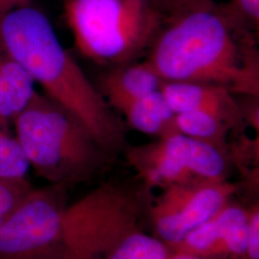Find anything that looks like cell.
<instances>
[{
	"instance_id": "1",
	"label": "cell",
	"mask_w": 259,
	"mask_h": 259,
	"mask_svg": "<svg viewBox=\"0 0 259 259\" xmlns=\"http://www.w3.org/2000/svg\"><path fill=\"white\" fill-rule=\"evenodd\" d=\"M257 32L227 4L189 0L164 15L145 61L164 82L259 96Z\"/></svg>"
},
{
	"instance_id": "2",
	"label": "cell",
	"mask_w": 259,
	"mask_h": 259,
	"mask_svg": "<svg viewBox=\"0 0 259 259\" xmlns=\"http://www.w3.org/2000/svg\"><path fill=\"white\" fill-rule=\"evenodd\" d=\"M0 46L45 95L83 122L107 153L113 157L123 150V121L63 47L45 13L27 3L2 16Z\"/></svg>"
},
{
	"instance_id": "3",
	"label": "cell",
	"mask_w": 259,
	"mask_h": 259,
	"mask_svg": "<svg viewBox=\"0 0 259 259\" xmlns=\"http://www.w3.org/2000/svg\"><path fill=\"white\" fill-rule=\"evenodd\" d=\"M13 123L29 165L50 185L87 182L112 157L82 121L37 91Z\"/></svg>"
},
{
	"instance_id": "4",
	"label": "cell",
	"mask_w": 259,
	"mask_h": 259,
	"mask_svg": "<svg viewBox=\"0 0 259 259\" xmlns=\"http://www.w3.org/2000/svg\"><path fill=\"white\" fill-rule=\"evenodd\" d=\"M64 10L78 52L108 68L146 55L164 18L151 0H64Z\"/></svg>"
},
{
	"instance_id": "5",
	"label": "cell",
	"mask_w": 259,
	"mask_h": 259,
	"mask_svg": "<svg viewBox=\"0 0 259 259\" xmlns=\"http://www.w3.org/2000/svg\"><path fill=\"white\" fill-rule=\"evenodd\" d=\"M127 157L145 185L164 189L226 181L230 170L228 152L180 133L131 147Z\"/></svg>"
},
{
	"instance_id": "6",
	"label": "cell",
	"mask_w": 259,
	"mask_h": 259,
	"mask_svg": "<svg viewBox=\"0 0 259 259\" xmlns=\"http://www.w3.org/2000/svg\"><path fill=\"white\" fill-rule=\"evenodd\" d=\"M66 186L33 188L0 226V259H61Z\"/></svg>"
},
{
	"instance_id": "7",
	"label": "cell",
	"mask_w": 259,
	"mask_h": 259,
	"mask_svg": "<svg viewBox=\"0 0 259 259\" xmlns=\"http://www.w3.org/2000/svg\"><path fill=\"white\" fill-rule=\"evenodd\" d=\"M164 190L153 213L156 231L160 240L179 245L228 203L235 186L226 180L176 185Z\"/></svg>"
},
{
	"instance_id": "8",
	"label": "cell",
	"mask_w": 259,
	"mask_h": 259,
	"mask_svg": "<svg viewBox=\"0 0 259 259\" xmlns=\"http://www.w3.org/2000/svg\"><path fill=\"white\" fill-rule=\"evenodd\" d=\"M249 215L243 208L226 204L211 219L190 232L178 246L197 256L247 253Z\"/></svg>"
},
{
	"instance_id": "9",
	"label": "cell",
	"mask_w": 259,
	"mask_h": 259,
	"mask_svg": "<svg viewBox=\"0 0 259 259\" xmlns=\"http://www.w3.org/2000/svg\"><path fill=\"white\" fill-rule=\"evenodd\" d=\"M160 91L175 113H209L236 131L245 125L238 96L225 88L210 83L163 82Z\"/></svg>"
},
{
	"instance_id": "10",
	"label": "cell",
	"mask_w": 259,
	"mask_h": 259,
	"mask_svg": "<svg viewBox=\"0 0 259 259\" xmlns=\"http://www.w3.org/2000/svg\"><path fill=\"white\" fill-rule=\"evenodd\" d=\"M163 82L144 60L108 68L100 77L97 89L111 109L120 112L130 103L160 91Z\"/></svg>"
},
{
	"instance_id": "11",
	"label": "cell",
	"mask_w": 259,
	"mask_h": 259,
	"mask_svg": "<svg viewBox=\"0 0 259 259\" xmlns=\"http://www.w3.org/2000/svg\"><path fill=\"white\" fill-rule=\"evenodd\" d=\"M133 129L157 139L176 134V113L161 91L147 94L120 111Z\"/></svg>"
},
{
	"instance_id": "12",
	"label": "cell",
	"mask_w": 259,
	"mask_h": 259,
	"mask_svg": "<svg viewBox=\"0 0 259 259\" xmlns=\"http://www.w3.org/2000/svg\"><path fill=\"white\" fill-rule=\"evenodd\" d=\"M35 92L32 78L0 46V122L6 128Z\"/></svg>"
},
{
	"instance_id": "13",
	"label": "cell",
	"mask_w": 259,
	"mask_h": 259,
	"mask_svg": "<svg viewBox=\"0 0 259 259\" xmlns=\"http://www.w3.org/2000/svg\"><path fill=\"white\" fill-rule=\"evenodd\" d=\"M175 122L178 133L228 152L227 140L232 130L221 119L202 111H185L176 113Z\"/></svg>"
},
{
	"instance_id": "14",
	"label": "cell",
	"mask_w": 259,
	"mask_h": 259,
	"mask_svg": "<svg viewBox=\"0 0 259 259\" xmlns=\"http://www.w3.org/2000/svg\"><path fill=\"white\" fill-rule=\"evenodd\" d=\"M163 241L145 233L125 234L112 248L109 259H168Z\"/></svg>"
},
{
	"instance_id": "15",
	"label": "cell",
	"mask_w": 259,
	"mask_h": 259,
	"mask_svg": "<svg viewBox=\"0 0 259 259\" xmlns=\"http://www.w3.org/2000/svg\"><path fill=\"white\" fill-rule=\"evenodd\" d=\"M30 168L27 158L16 137L0 122V179L26 180Z\"/></svg>"
},
{
	"instance_id": "16",
	"label": "cell",
	"mask_w": 259,
	"mask_h": 259,
	"mask_svg": "<svg viewBox=\"0 0 259 259\" xmlns=\"http://www.w3.org/2000/svg\"><path fill=\"white\" fill-rule=\"evenodd\" d=\"M33 188L27 179L19 181L0 179V226Z\"/></svg>"
},
{
	"instance_id": "17",
	"label": "cell",
	"mask_w": 259,
	"mask_h": 259,
	"mask_svg": "<svg viewBox=\"0 0 259 259\" xmlns=\"http://www.w3.org/2000/svg\"><path fill=\"white\" fill-rule=\"evenodd\" d=\"M229 5L254 31H258L259 0H230Z\"/></svg>"
},
{
	"instance_id": "18",
	"label": "cell",
	"mask_w": 259,
	"mask_h": 259,
	"mask_svg": "<svg viewBox=\"0 0 259 259\" xmlns=\"http://www.w3.org/2000/svg\"><path fill=\"white\" fill-rule=\"evenodd\" d=\"M247 254L250 259H259V213L254 211L249 216V231Z\"/></svg>"
},
{
	"instance_id": "19",
	"label": "cell",
	"mask_w": 259,
	"mask_h": 259,
	"mask_svg": "<svg viewBox=\"0 0 259 259\" xmlns=\"http://www.w3.org/2000/svg\"><path fill=\"white\" fill-rule=\"evenodd\" d=\"M151 1L158 11H160L163 15H166L172 10L175 9L189 0H151Z\"/></svg>"
},
{
	"instance_id": "20",
	"label": "cell",
	"mask_w": 259,
	"mask_h": 259,
	"mask_svg": "<svg viewBox=\"0 0 259 259\" xmlns=\"http://www.w3.org/2000/svg\"><path fill=\"white\" fill-rule=\"evenodd\" d=\"M30 0H0V18L21 5L27 4Z\"/></svg>"
},
{
	"instance_id": "21",
	"label": "cell",
	"mask_w": 259,
	"mask_h": 259,
	"mask_svg": "<svg viewBox=\"0 0 259 259\" xmlns=\"http://www.w3.org/2000/svg\"><path fill=\"white\" fill-rule=\"evenodd\" d=\"M168 259H201L199 256L194 255V254H191V253H187V252H180L176 255L172 256V257H168Z\"/></svg>"
},
{
	"instance_id": "22",
	"label": "cell",
	"mask_w": 259,
	"mask_h": 259,
	"mask_svg": "<svg viewBox=\"0 0 259 259\" xmlns=\"http://www.w3.org/2000/svg\"><path fill=\"white\" fill-rule=\"evenodd\" d=\"M61 259H71V258H68V257H62Z\"/></svg>"
}]
</instances>
